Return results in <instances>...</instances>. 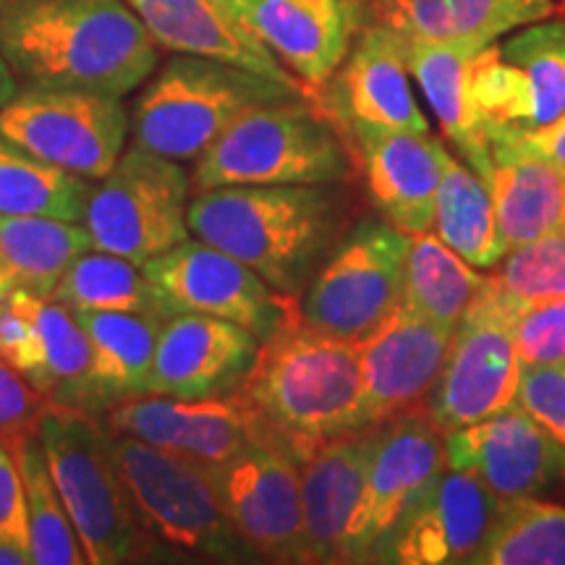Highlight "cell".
<instances>
[{
    "mask_svg": "<svg viewBox=\"0 0 565 565\" xmlns=\"http://www.w3.org/2000/svg\"><path fill=\"white\" fill-rule=\"evenodd\" d=\"M404 40V58L408 74L419 84L429 108L440 121V129L461 150L463 162L487 181L492 171L490 139L484 121L471 100V61L482 51V42L475 40Z\"/></svg>",
    "mask_w": 565,
    "mask_h": 565,
    "instance_id": "obj_25",
    "label": "cell"
},
{
    "mask_svg": "<svg viewBox=\"0 0 565 565\" xmlns=\"http://www.w3.org/2000/svg\"><path fill=\"white\" fill-rule=\"evenodd\" d=\"M445 466V433L427 408L374 429L362 500L349 532V563H372L385 536Z\"/></svg>",
    "mask_w": 565,
    "mask_h": 565,
    "instance_id": "obj_14",
    "label": "cell"
},
{
    "mask_svg": "<svg viewBox=\"0 0 565 565\" xmlns=\"http://www.w3.org/2000/svg\"><path fill=\"white\" fill-rule=\"evenodd\" d=\"M487 280L515 307L565 296V225L513 246Z\"/></svg>",
    "mask_w": 565,
    "mask_h": 565,
    "instance_id": "obj_38",
    "label": "cell"
},
{
    "mask_svg": "<svg viewBox=\"0 0 565 565\" xmlns=\"http://www.w3.org/2000/svg\"><path fill=\"white\" fill-rule=\"evenodd\" d=\"M0 53L21 89L121 100L160 61V47L124 0H0Z\"/></svg>",
    "mask_w": 565,
    "mask_h": 565,
    "instance_id": "obj_1",
    "label": "cell"
},
{
    "mask_svg": "<svg viewBox=\"0 0 565 565\" xmlns=\"http://www.w3.org/2000/svg\"><path fill=\"white\" fill-rule=\"evenodd\" d=\"M475 565H565V505L536 494L498 500Z\"/></svg>",
    "mask_w": 565,
    "mask_h": 565,
    "instance_id": "obj_35",
    "label": "cell"
},
{
    "mask_svg": "<svg viewBox=\"0 0 565 565\" xmlns=\"http://www.w3.org/2000/svg\"><path fill=\"white\" fill-rule=\"evenodd\" d=\"M471 100L484 126H529L532 87L515 63L505 61L500 45H487L471 61Z\"/></svg>",
    "mask_w": 565,
    "mask_h": 565,
    "instance_id": "obj_39",
    "label": "cell"
},
{
    "mask_svg": "<svg viewBox=\"0 0 565 565\" xmlns=\"http://www.w3.org/2000/svg\"><path fill=\"white\" fill-rule=\"evenodd\" d=\"M141 267L179 312H200L242 324L259 343L270 341L296 317L291 296L278 294L242 259L200 238H186Z\"/></svg>",
    "mask_w": 565,
    "mask_h": 565,
    "instance_id": "obj_13",
    "label": "cell"
},
{
    "mask_svg": "<svg viewBox=\"0 0 565 565\" xmlns=\"http://www.w3.org/2000/svg\"><path fill=\"white\" fill-rule=\"evenodd\" d=\"M433 231L479 270H492L508 252L498 228L490 186L469 162L450 154L437 186Z\"/></svg>",
    "mask_w": 565,
    "mask_h": 565,
    "instance_id": "obj_32",
    "label": "cell"
},
{
    "mask_svg": "<svg viewBox=\"0 0 565 565\" xmlns=\"http://www.w3.org/2000/svg\"><path fill=\"white\" fill-rule=\"evenodd\" d=\"M0 542L32 555L24 479L11 450L0 443Z\"/></svg>",
    "mask_w": 565,
    "mask_h": 565,
    "instance_id": "obj_43",
    "label": "cell"
},
{
    "mask_svg": "<svg viewBox=\"0 0 565 565\" xmlns=\"http://www.w3.org/2000/svg\"><path fill=\"white\" fill-rule=\"evenodd\" d=\"M217 3H221L233 19H238V13H242V6L246 3V0H217ZM238 21H242V19H238Z\"/></svg>",
    "mask_w": 565,
    "mask_h": 565,
    "instance_id": "obj_47",
    "label": "cell"
},
{
    "mask_svg": "<svg viewBox=\"0 0 565 565\" xmlns=\"http://www.w3.org/2000/svg\"><path fill=\"white\" fill-rule=\"evenodd\" d=\"M95 181L26 152L0 134V215L82 223Z\"/></svg>",
    "mask_w": 565,
    "mask_h": 565,
    "instance_id": "obj_34",
    "label": "cell"
},
{
    "mask_svg": "<svg viewBox=\"0 0 565 565\" xmlns=\"http://www.w3.org/2000/svg\"><path fill=\"white\" fill-rule=\"evenodd\" d=\"M341 210L330 186H221L196 192L189 231L228 252L282 296H299L333 252Z\"/></svg>",
    "mask_w": 565,
    "mask_h": 565,
    "instance_id": "obj_3",
    "label": "cell"
},
{
    "mask_svg": "<svg viewBox=\"0 0 565 565\" xmlns=\"http://www.w3.org/2000/svg\"><path fill=\"white\" fill-rule=\"evenodd\" d=\"M515 404L553 437L565 475V364L524 366Z\"/></svg>",
    "mask_w": 565,
    "mask_h": 565,
    "instance_id": "obj_41",
    "label": "cell"
},
{
    "mask_svg": "<svg viewBox=\"0 0 565 565\" xmlns=\"http://www.w3.org/2000/svg\"><path fill=\"white\" fill-rule=\"evenodd\" d=\"M500 53L524 71L532 87V118L524 129L555 121L565 110V21H534L503 42Z\"/></svg>",
    "mask_w": 565,
    "mask_h": 565,
    "instance_id": "obj_37",
    "label": "cell"
},
{
    "mask_svg": "<svg viewBox=\"0 0 565 565\" xmlns=\"http://www.w3.org/2000/svg\"><path fill=\"white\" fill-rule=\"evenodd\" d=\"M11 291V288L9 286H6V282H3V278H0V299H3V296L6 294H9Z\"/></svg>",
    "mask_w": 565,
    "mask_h": 565,
    "instance_id": "obj_48",
    "label": "cell"
},
{
    "mask_svg": "<svg viewBox=\"0 0 565 565\" xmlns=\"http://www.w3.org/2000/svg\"><path fill=\"white\" fill-rule=\"evenodd\" d=\"M288 97H307V92L233 63L175 53L134 100L131 145L175 162H194L244 113Z\"/></svg>",
    "mask_w": 565,
    "mask_h": 565,
    "instance_id": "obj_4",
    "label": "cell"
},
{
    "mask_svg": "<svg viewBox=\"0 0 565 565\" xmlns=\"http://www.w3.org/2000/svg\"><path fill=\"white\" fill-rule=\"evenodd\" d=\"M89 338V416H103L150 387L162 320L131 312H74Z\"/></svg>",
    "mask_w": 565,
    "mask_h": 565,
    "instance_id": "obj_28",
    "label": "cell"
},
{
    "mask_svg": "<svg viewBox=\"0 0 565 565\" xmlns=\"http://www.w3.org/2000/svg\"><path fill=\"white\" fill-rule=\"evenodd\" d=\"M259 345L249 330L221 317H168L158 335L147 395L210 401L238 393L257 364Z\"/></svg>",
    "mask_w": 565,
    "mask_h": 565,
    "instance_id": "obj_17",
    "label": "cell"
},
{
    "mask_svg": "<svg viewBox=\"0 0 565 565\" xmlns=\"http://www.w3.org/2000/svg\"><path fill=\"white\" fill-rule=\"evenodd\" d=\"M17 461L21 479H24L26 513H30V540L32 565H84L79 536L71 524L66 505H63L58 487H55L51 469H47L45 450L40 435L34 433L24 440L6 445Z\"/></svg>",
    "mask_w": 565,
    "mask_h": 565,
    "instance_id": "obj_36",
    "label": "cell"
},
{
    "mask_svg": "<svg viewBox=\"0 0 565 565\" xmlns=\"http://www.w3.org/2000/svg\"><path fill=\"white\" fill-rule=\"evenodd\" d=\"M362 152L372 202L406 236L433 231L435 196L448 150L433 134L395 129H353Z\"/></svg>",
    "mask_w": 565,
    "mask_h": 565,
    "instance_id": "obj_22",
    "label": "cell"
},
{
    "mask_svg": "<svg viewBox=\"0 0 565 565\" xmlns=\"http://www.w3.org/2000/svg\"><path fill=\"white\" fill-rule=\"evenodd\" d=\"M487 139L500 141V145L513 147V150L536 154L555 166L565 168V110L555 121L534 129H521V126H484Z\"/></svg>",
    "mask_w": 565,
    "mask_h": 565,
    "instance_id": "obj_44",
    "label": "cell"
},
{
    "mask_svg": "<svg viewBox=\"0 0 565 565\" xmlns=\"http://www.w3.org/2000/svg\"><path fill=\"white\" fill-rule=\"evenodd\" d=\"M231 526L254 561L303 563L301 461L286 445L254 440L210 469Z\"/></svg>",
    "mask_w": 565,
    "mask_h": 565,
    "instance_id": "obj_12",
    "label": "cell"
},
{
    "mask_svg": "<svg viewBox=\"0 0 565 565\" xmlns=\"http://www.w3.org/2000/svg\"><path fill=\"white\" fill-rule=\"evenodd\" d=\"M0 565H32V555L24 550L0 542Z\"/></svg>",
    "mask_w": 565,
    "mask_h": 565,
    "instance_id": "obj_46",
    "label": "cell"
},
{
    "mask_svg": "<svg viewBox=\"0 0 565 565\" xmlns=\"http://www.w3.org/2000/svg\"><path fill=\"white\" fill-rule=\"evenodd\" d=\"M324 116L345 131L395 129L429 134V124L414 100L404 40L377 21H366L356 45L335 71L328 87L317 92Z\"/></svg>",
    "mask_w": 565,
    "mask_h": 565,
    "instance_id": "obj_18",
    "label": "cell"
},
{
    "mask_svg": "<svg viewBox=\"0 0 565 565\" xmlns=\"http://www.w3.org/2000/svg\"><path fill=\"white\" fill-rule=\"evenodd\" d=\"M47 408L30 380L0 359V443L13 445L38 433Z\"/></svg>",
    "mask_w": 565,
    "mask_h": 565,
    "instance_id": "obj_42",
    "label": "cell"
},
{
    "mask_svg": "<svg viewBox=\"0 0 565 565\" xmlns=\"http://www.w3.org/2000/svg\"><path fill=\"white\" fill-rule=\"evenodd\" d=\"M108 450L152 540L207 561L254 557L231 526L207 466L110 429Z\"/></svg>",
    "mask_w": 565,
    "mask_h": 565,
    "instance_id": "obj_7",
    "label": "cell"
},
{
    "mask_svg": "<svg viewBox=\"0 0 565 565\" xmlns=\"http://www.w3.org/2000/svg\"><path fill=\"white\" fill-rule=\"evenodd\" d=\"M519 307L487 280L454 330L448 356L427 398V414L443 433L469 427L515 404L521 383L513 317Z\"/></svg>",
    "mask_w": 565,
    "mask_h": 565,
    "instance_id": "obj_10",
    "label": "cell"
},
{
    "mask_svg": "<svg viewBox=\"0 0 565 565\" xmlns=\"http://www.w3.org/2000/svg\"><path fill=\"white\" fill-rule=\"evenodd\" d=\"M450 341L454 330L401 303L385 322L356 343L366 427L377 429L427 406Z\"/></svg>",
    "mask_w": 565,
    "mask_h": 565,
    "instance_id": "obj_15",
    "label": "cell"
},
{
    "mask_svg": "<svg viewBox=\"0 0 565 565\" xmlns=\"http://www.w3.org/2000/svg\"><path fill=\"white\" fill-rule=\"evenodd\" d=\"M492 192L505 249L532 242L565 225V168L536 154L490 141Z\"/></svg>",
    "mask_w": 565,
    "mask_h": 565,
    "instance_id": "obj_29",
    "label": "cell"
},
{
    "mask_svg": "<svg viewBox=\"0 0 565 565\" xmlns=\"http://www.w3.org/2000/svg\"><path fill=\"white\" fill-rule=\"evenodd\" d=\"M238 19L317 95L341 68L366 11L362 0H246Z\"/></svg>",
    "mask_w": 565,
    "mask_h": 565,
    "instance_id": "obj_20",
    "label": "cell"
},
{
    "mask_svg": "<svg viewBox=\"0 0 565 565\" xmlns=\"http://www.w3.org/2000/svg\"><path fill=\"white\" fill-rule=\"evenodd\" d=\"M47 469L79 536L89 565H121L147 557L150 540L108 450L97 416L47 408L40 422Z\"/></svg>",
    "mask_w": 565,
    "mask_h": 565,
    "instance_id": "obj_6",
    "label": "cell"
},
{
    "mask_svg": "<svg viewBox=\"0 0 565 565\" xmlns=\"http://www.w3.org/2000/svg\"><path fill=\"white\" fill-rule=\"evenodd\" d=\"M124 3L137 13L160 51L233 63L286 87L307 92L291 71L217 0H124Z\"/></svg>",
    "mask_w": 565,
    "mask_h": 565,
    "instance_id": "obj_24",
    "label": "cell"
},
{
    "mask_svg": "<svg viewBox=\"0 0 565 565\" xmlns=\"http://www.w3.org/2000/svg\"><path fill=\"white\" fill-rule=\"evenodd\" d=\"M19 82H17V76H13V71H11V66L9 63H6V58H3V53H0V110L6 108V105H9L13 97L19 95Z\"/></svg>",
    "mask_w": 565,
    "mask_h": 565,
    "instance_id": "obj_45",
    "label": "cell"
},
{
    "mask_svg": "<svg viewBox=\"0 0 565 565\" xmlns=\"http://www.w3.org/2000/svg\"><path fill=\"white\" fill-rule=\"evenodd\" d=\"M374 429L335 437L301 461L303 563H349V532L362 500Z\"/></svg>",
    "mask_w": 565,
    "mask_h": 565,
    "instance_id": "obj_23",
    "label": "cell"
},
{
    "mask_svg": "<svg viewBox=\"0 0 565 565\" xmlns=\"http://www.w3.org/2000/svg\"><path fill=\"white\" fill-rule=\"evenodd\" d=\"M366 21L406 40H475L490 45L515 26L553 17V0H362Z\"/></svg>",
    "mask_w": 565,
    "mask_h": 565,
    "instance_id": "obj_26",
    "label": "cell"
},
{
    "mask_svg": "<svg viewBox=\"0 0 565 565\" xmlns=\"http://www.w3.org/2000/svg\"><path fill=\"white\" fill-rule=\"evenodd\" d=\"M484 275L440 242L435 231L408 236L401 303L435 324L456 330L482 291Z\"/></svg>",
    "mask_w": 565,
    "mask_h": 565,
    "instance_id": "obj_33",
    "label": "cell"
},
{
    "mask_svg": "<svg viewBox=\"0 0 565 565\" xmlns=\"http://www.w3.org/2000/svg\"><path fill=\"white\" fill-rule=\"evenodd\" d=\"M408 236L387 221L356 223L301 291L296 317L359 343L401 307Z\"/></svg>",
    "mask_w": 565,
    "mask_h": 565,
    "instance_id": "obj_9",
    "label": "cell"
},
{
    "mask_svg": "<svg viewBox=\"0 0 565 565\" xmlns=\"http://www.w3.org/2000/svg\"><path fill=\"white\" fill-rule=\"evenodd\" d=\"M189 204L192 175L183 162L131 145L92 189L82 223L92 249L145 265L192 238Z\"/></svg>",
    "mask_w": 565,
    "mask_h": 565,
    "instance_id": "obj_8",
    "label": "cell"
},
{
    "mask_svg": "<svg viewBox=\"0 0 565 565\" xmlns=\"http://www.w3.org/2000/svg\"><path fill=\"white\" fill-rule=\"evenodd\" d=\"M71 312H131L166 322L179 315L145 267L118 254L89 249L63 275L51 296Z\"/></svg>",
    "mask_w": 565,
    "mask_h": 565,
    "instance_id": "obj_31",
    "label": "cell"
},
{
    "mask_svg": "<svg viewBox=\"0 0 565 565\" xmlns=\"http://www.w3.org/2000/svg\"><path fill=\"white\" fill-rule=\"evenodd\" d=\"M521 366L565 364V296L521 307L513 317Z\"/></svg>",
    "mask_w": 565,
    "mask_h": 565,
    "instance_id": "obj_40",
    "label": "cell"
},
{
    "mask_svg": "<svg viewBox=\"0 0 565 565\" xmlns=\"http://www.w3.org/2000/svg\"><path fill=\"white\" fill-rule=\"evenodd\" d=\"M498 498L463 469H445L395 524L372 563H469L482 545Z\"/></svg>",
    "mask_w": 565,
    "mask_h": 565,
    "instance_id": "obj_19",
    "label": "cell"
},
{
    "mask_svg": "<svg viewBox=\"0 0 565 565\" xmlns=\"http://www.w3.org/2000/svg\"><path fill=\"white\" fill-rule=\"evenodd\" d=\"M445 463L475 475L498 500L536 494L563 475L555 440L519 404L445 433Z\"/></svg>",
    "mask_w": 565,
    "mask_h": 565,
    "instance_id": "obj_21",
    "label": "cell"
},
{
    "mask_svg": "<svg viewBox=\"0 0 565 565\" xmlns=\"http://www.w3.org/2000/svg\"><path fill=\"white\" fill-rule=\"evenodd\" d=\"M89 249L92 238L84 223L0 215V278L9 288L51 299L68 267Z\"/></svg>",
    "mask_w": 565,
    "mask_h": 565,
    "instance_id": "obj_30",
    "label": "cell"
},
{
    "mask_svg": "<svg viewBox=\"0 0 565 565\" xmlns=\"http://www.w3.org/2000/svg\"><path fill=\"white\" fill-rule=\"evenodd\" d=\"M105 429L192 458L207 469L231 461L254 440H265L257 414L238 393L210 401L141 395L105 412Z\"/></svg>",
    "mask_w": 565,
    "mask_h": 565,
    "instance_id": "obj_16",
    "label": "cell"
},
{
    "mask_svg": "<svg viewBox=\"0 0 565 565\" xmlns=\"http://www.w3.org/2000/svg\"><path fill=\"white\" fill-rule=\"evenodd\" d=\"M11 299L32 333L30 383L51 408L89 414V338L68 307L11 288Z\"/></svg>",
    "mask_w": 565,
    "mask_h": 565,
    "instance_id": "obj_27",
    "label": "cell"
},
{
    "mask_svg": "<svg viewBox=\"0 0 565 565\" xmlns=\"http://www.w3.org/2000/svg\"><path fill=\"white\" fill-rule=\"evenodd\" d=\"M238 395L257 414L267 440L286 445L299 461L317 445L370 429L356 343L309 328L299 317L259 345Z\"/></svg>",
    "mask_w": 565,
    "mask_h": 565,
    "instance_id": "obj_2",
    "label": "cell"
},
{
    "mask_svg": "<svg viewBox=\"0 0 565 565\" xmlns=\"http://www.w3.org/2000/svg\"><path fill=\"white\" fill-rule=\"evenodd\" d=\"M351 162L335 124L307 97L244 113L200 160L192 192L221 186H333Z\"/></svg>",
    "mask_w": 565,
    "mask_h": 565,
    "instance_id": "obj_5",
    "label": "cell"
},
{
    "mask_svg": "<svg viewBox=\"0 0 565 565\" xmlns=\"http://www.w3.org/2000/svg\"><path fill=\"white\" fill-rule=\"evenodd\" d=\"M0 134L53 166L100 181L126 150L129 113L121 97L74 89H19L0 110Z\"/></svg>",
    "mask_w": 565,
    "mask_h": 565,
    "instance_id": "obj_11",
    "label": "cell"
}]
</instances>
